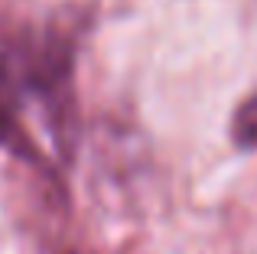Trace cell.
<instances>
[{
	"instance_id": "7a4b0ae2",
	"label": "cell",
	"mask_w": 257,
	"mask_h": 254,
	"mask_svg": "<svg viewBox=\"0 0 257 254\" xmlns=\"http://www.w3.org/2000/svg\"><path fill=\"white\" fill-rule=\"evenodd\" d=\"M231 140L238 150H257V91L234 108L231 117Z\"/></svg>"
},
{
	"instance_id": "3957f363",
	"label": "cell",
	"mask_w": 257,
	"mask_h": 254,
	"mask_svg": "<svg viewBox=\"0 0 257 254\" xmlns=\"http://www.w3.org/2000/svg\"><path fill=\"white\" fill-rule=\"evenodd\" d=\"M69 254H85V251H69Z\"/></svg>"
},
{
	"instance_id": "6da1fadb",
	"label": "cell",
	"mask_w": 257,
	"mask_h": 254,
	"mask_svg": "<svg viewBox=\"0 0 257 254\" xmlns=\"http://www.w3.org/2000/svg\"><path fill=\"white\" fill-rule=\"evenodd\" d=\"M36 104L26 56V30L0 33V147L33 166H46L43 147L33 137L26 108Z\"/></svg>"
}]
</instances>
